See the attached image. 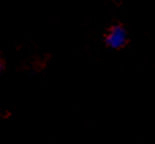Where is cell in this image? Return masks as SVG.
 <instances>
[{"label":"cell","instance_id":"6da1fadb","mask_svg":"<svg viewBox=\"0 0 155 144\" xmlns=\"http://www.w3.org/2000/svg\"><path fill=\"white\" fill-rule=\"evenodd\" d=\"M106 44L107 46H110L112 49H120L123 48L127 44V40H128V35H127V31L123 26H112L106 33Z\"/></svg>","mask_w":155,"mask_h":144},{"label":"cell","instance_id":"7a4b0ae2","mask_svg":"<svg viewBox=\"0 0 155 144\" xmlns=\"http://www.w3.org/2000/svg\"><path fill=\"white\" fill-rule=\"evenodd\" d=\"M2 70H3V65H2V63H0V72H2Z\"/></svg>","mask_w":155,"mask_h":144}]
</instances>
